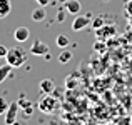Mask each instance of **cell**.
<instances>
[{
    "instance_id": "obj_1",
    "label": "cell",
    "mask_w": 132,
    "mask_h": 125,
    "mask_svg": "<svg viewBox=\"0 0 132 125\" xmlns=\"http://www.w3.org/2000/svg\"><path fill=\"white\" fill-rule=\"evenodd\" d=\"M5 60H7V64H10L13 68L22 67L27 62V50L23 47H20V45H15L13 48H9V53H7Z\"/></svg>"
},
{
    "instance_id": "obj_2",
    "label": "cell",
    "mask_w": 132,
    "mask_h": 125,
    "mask_svg": "<svg viewBox=\"0 0 132 125\" xmlns=\"http://www.w3.org/2000/svg\"><path fill=\"white\" fill-rule=\"evenodd\" d=\"M37 107H39V110L42 113H45V115H52L55 112V109H57V99L52 93H45L42 99L39 100Z\"/></svg>"
},
{
    "instance_id": "obj_3",
    "label": "cell",
    "mask_w": 132,
    "mask_h": 125,
    "mask_svg": "<svg viewBox=\"0 0 132 125\" xmlns=\"http://www.w3.org/2000/svg\"><path fill=\"white\" fill-rule=\"evenodd\" d=\"M90 23H92L90 15H77V17L74 19V22H72V30H74V32L84 30V29H87Z\"/></svg>"
},
{
    "instance_id": "obj_4",
    "label": "cell",
    "mask_w": 132,
    "mask_h": 125,
    "mask_svg": "<svg viewBox=\"0 0 132 125\" xmlns=\"http://www.w3.org/2000/svg\"><path fill=\"white\" fill-rule=\"evenodd\" d=\"M19 112H20V109H19V103L17 102H12V103H9V109H7V112H5V125H12L13 122L17 120V117H19Z\"/></svg>"
},
{
    "instance_id": "obj_5",
    "label": "cell",
    "mask_w": 132,
    "mask_h": 125,
    "mask_svg": "<svg viewBox=\"0 0 132 125\" xmlns=\"http://www.w3.org/2000/svg\"><path fill=\"white\" fill-rule=\"evenodd\" d=\"M30 53L37 55V57H40V55H47L48 53V45L45 43V42H42V40H35L32 45H30Z\"/></svg>"
},
{
    "instance_id": "obj_6",
    "label": "cell",
    "mask_w": 132,
    "mask_h": 125,
    "mask_svg": "<svg viewBox=\"0 0 132 125\" xmlns=\"http://www.w3.org/2000/svg\"><path fill=\"white\" fill-rule=\"evenodd\" d=\"M17 103H19L20 113H22L23 119H30V117H32V113H34V103L30 102V100H23V99H20Z\"/></svg>"
},
{
    "instance_id": "obj_7",
    "label": "cell",
    "mask_w": 132,
    "mask_h": 125,
    "mask_svg": "<svg viewBox=\"0 0 132 125\" xmlns=\"http://www.w3.org/2000/svg\"><path fill=\"white\" fill-rule=\"evenodd\" d=\"M64 8L67 10V13H72V15H79L82 10V3L79 0H67L64 3Z\"/></svg>"
},
{
    "instance_id": "obj_8",
    "label": "cell",
    "mask_w": 132,
    "mask_h": 125,
    "mask_svg": "<svg viewBox=\"0 0 132 125\" xmlns=\"http://www.w3.org/2000/svg\"><path fill=\"white\" fill-rule=\"evenodd\" d=\"M13 39H15L17 42H27L30 39V30L27 29V27H17L15 32H13Z\"/></svg>"
},
{
    "instance_id": "obj_9",
    "label": "cell",
    "mask_w": 132,
    "mask_h": 125,
    "mask_svg": "<svg viewBox=\"0 0 132 125\" xmlns=\"http://www.w3.org/2000/svg\"><path fill=\"white\" fill-rule=\"evenodd\" d=\"M95 33H97V35H99V37H112V35H116V33H117V29H116V25H109V27H99V29H95Z\"/></svg>"
},
{
    "instance_id": "obj_10",
    "label": "cell",
    "mask_w": 132,
    "mask_h": 125,
    "mask_svg": "<svg viewBox=\"0 0 132 125\" xmlns=\"http://www.w3.org/2000/svg\"><path fill=\"white\" fill-rule=\"evenodd\" d=\"M39 88H40V92H44V93H54L55 83H54V80H50V78H44V80H40V83H39Z\"/></svg>"
},
{
    "instance_id": "obj_11",
    "label": "cell",
    "mask_w": 132,
    "mask_h": 125,
    "mask_svg": "<svg viewBox=\"0 0 132 125\" xmlns=\"http://www.w3.org/2000/svg\"><path fill=\"white\" fill-rule=\"evenodd\" d=\"M45 17H47V10H45V7H42V5H39V8H35L32 12L34 22H42V20H45Z\"/></svg>"
},
{
    "instance_id": "obj_12",
    "label": "cell",
    "mask_w": 132,
    "mask_h": 125,
    "mask_svg": "<svg viewBox=\"0 0 132 125\" xmlns=\"http://www.w3.org/2000/svg\"><path fill=\"white\" fill-rule=\"evenodd\" d=\"M12 70H13V67L10 64H3V65H0V83H2L5 78H9L10 75H12Z\"/></svg>"
},
{
    "instance_id": "obj_13",
    "label": "cell",
    "mask_w": 132,
    "mask_h": 125,
    "mask_svg": "<svg viewBox=\"0 0 132 125\" xmlns=\"http://www.w3.org/2000/svg\"><path fill=\"white\" fill-rule=\"evenodd\" d=\"M10 12H12V3H10V0H0V19L7 17Z\"/></svg>"
},
{
    "instance_id": "obj_14",
    "label": "cell",
    "mask_w": 132,
    "mask_h": 125,
    "mask_svg": "<svg viewBox=\"0 0 132 125\" xmlns=\"http://www.w3.org/2000/svg\"><path fill=\"white\" fill-rule=\"evenodd\" d=\"M70 60H72V52L67 50V48H64V50L59 53V62H60V64H69Z\"/></svg>"
},
{
    "instance_id": "obj_15",
    "label": "cell",
    "mask_w": 132,
    "mask_h": 125,
    "mask_svg": "<svg viewBox=\"0 0 132 125\" xmlns=\"http://www.w3.org/2000/svg\"><path fill=\"white\" fill-rule=\"evenodd\" d=\"M69 37L65 35V33H60V35H57V39H55V43H57V47L60 48H67L69 47Z\"/></svg>"
},
{
    "instance_id": "obj_16",
    "label": "cell",
    "mask_w": 132,
    "mask_h": 125,
    "mask_svg": "<svg viewBox=\"0 0 132 125\" xmlns=\"http://www.w3.org/2000/svg\"><path fill=\"white\" fill-rule=\"evenodd\" d=\"M104 19H105V17L104 15H99V17H95V19H94V22H92V25H94V29H99V27H102L104 23Z\"/></svg>"
},
{
    "instance_id": "obj_17",
    "label": "cell",
    "mask_w": 132,
    "mask_h": 125,
    "mask_svg": "<svg viewBox=\"0 0 132 125\" xmlns=\"http://www.w3.org/2000/svg\"><path fill=\"white\" fill-rule=\"evenodd\" d=\"M7 109H9V102L3 97H0V115H5Z\"/></svg>"
},
{
    "instance_id": "obj_18",
    "label": "cell",
    "mask_w": 132,
    "mask_h": 125,
    "mask_svg": "<svg viewBox=\"0 0 132 125\" xmlns=\"http://www.w3.org/2000/svg\"><path fill=\"white\" fill-rule=\"evenodd\" d=\"M65 13H67V10H65V8H60V10H59V13H57V22L59 23H62L65 20Z\"/></svg>"
},
{
    "instance_id": "obj_19",
    "label": "cell",
    "mask_w": 132,
    "mask_h": 125,
    "mask_svg": "<svg viewBox=\"0 0 132 125\" xmlns=\"http://www.w3.org/2000/svg\"><path fill=\"white\" fill-rule=\"evenodd\" d=\"M7 53H9V48H7L5 45H0V57L5 58V57H7Z\"/></svg>"
},
{
    "instance_id": "obj_20",
    "label": "cell",
    "mask_w": 132,
    "mask_h": 125,
    "mask_svg": "<svg viewBox=\"0 0 132 125\" xmlns=\"http://www.w3.org/2000/svg\"><path fill=\"white\" fill-rule=\"evenodd\" d=\"M126 12L129 13V15H132V0H127L126 2Z\"/></svg>"
},
{
    "instance_id": "obj_21",
    "label": "cell",
    "mask_w": 132,
    "mask_h": 125,
    "mask_svg": "<svg viewBox=\"0 0 132 125\" xmlns=\"http://www.w3.org/2000/svg\"><path fill=\"white\" fill-rule=\"evenodd\" d=\"M104 47H105V45H104V43H100V42L94 45V48H95V50H99V52H104Z\"/></svg>"
},
{
    "instance_id": "obj_22",
    "label": "cell",
    "mask_w": 132,
    "mask_h": 125,
    "mask_svg": "<svg viewBox=\"0 0 132 125\" xmlns=\"http://www.w3.org/2000/svg\"><path fill=\"white\" fill-rule=\"evenodd\" d=\"M37 3H39V5H42V7H47L48 3H50V0H35Z\"/></svg>"
},
{
    "instance_id": "obj_23",
    "label": "cell",
    "mask_w": 132,
    "mask_h": 125,
    "mask_svg": "<svg viewBox=\"0 0 132 125\" xmlns=\"http://www.w3.org/2000/svg\"><path fill=\"white\" fill-rule=\"evenodd\" d=\"M12 125H25V123H23V122H19V120H15V122H13Z\"/></svg>"
},
{
    "instance_id": "obj_24",
    "label": "cell",
    "mask_w": 132,
    "mask_h": 125,
    "mask_svg": "<svg viewBox=\"0 0 132 125\" xmlns=\"http://www.w3.org/2000/svg\"><path fill=\"white\" fill-rule=\"evenodd\" d=\"M57 2H60V3H65V2H67V0H57Z\"/></svg>"
},
{
    "instance_id": "obj_25",
    "label": "cell",
    "mask_w": 132,
    "mask_h": 125,
    "mask_svg": "<svg viewBox=\"0 0 132 125\" xmlns=\"http://www.w3.org/2000/svg\"><path fill=\"white\" fill-rule=\"evenodd\" d=\"M85 125H95V123H85Z\"/></svg>"
}]
</instances>
